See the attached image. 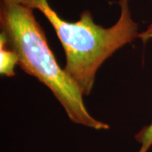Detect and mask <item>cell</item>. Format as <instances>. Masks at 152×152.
I'll list each match as a JSON object with an SVG mask.
<instances>
[{"label": "cell", "instance_id": "obj_3", "mask_svg": "<svg viewBox=\"0 0 152 152\" xmlns=\"http://www.w3.org/2000/svg\"><path fill=\"white\" fill-rule=\"evenodd\" d=\"M19 64L17 53L8 46L7 38L4 33L0 34V74L11 78L15 75V68Z\"/></svg>", "mask_w": 152, "mask_h": 152}, {"label": "cell", "instance_id": "obj_2", "mask_svg": "<svg viewBox=\"0 0 152 152\" xmlns=\"http://www.w3.org/2000/svg\"><path fill=\"white\" fill-rule=\"evenodd\" d=\"M120 15L110 27H102L84 10L79 20L67 21L50 6L48 0H38L40 11L53 28L65 54L64 70L84 96L92 91L96 75L105 61L121 48L140 37L139 26L133 19L129 0H118Z\"/></svg>", "mask_w": 152, "mask_h": 152}, {"label": "cell", "instance_id": "obj_4", "mask_svg": "<svg viewBox=\"0 0 152 152\" xmlns=\"http://www.w3.org/2000/svg\"><path fill=\"white\" fill-rule=\"evenodd\" d=\"M145 42L148 39H152V24L145 31L140 33V37ZM137 143L140 145L138 152H148L152 146V121L150 124L143 127L134 136Z\"/></svg>", "mask_w": 152, "mask_h": 152}, {"label": "cell", "instance_id": "obj_1", "mask_svg": "<svg viewBox=\"0 0 152 152\" xmlns=\"http://www.w3.org/2000/svg\"><path fill=\"white\" fill-rule=\"evenodd\" d=\"M0 26L8 46L18 55V65L48 88L72 123L94 130L110 129L88 111L84 95L57 62L33 8L13 0H1Z\"/></svg>", "mask_w": 152, "mask_h": 152}]
</instances>
